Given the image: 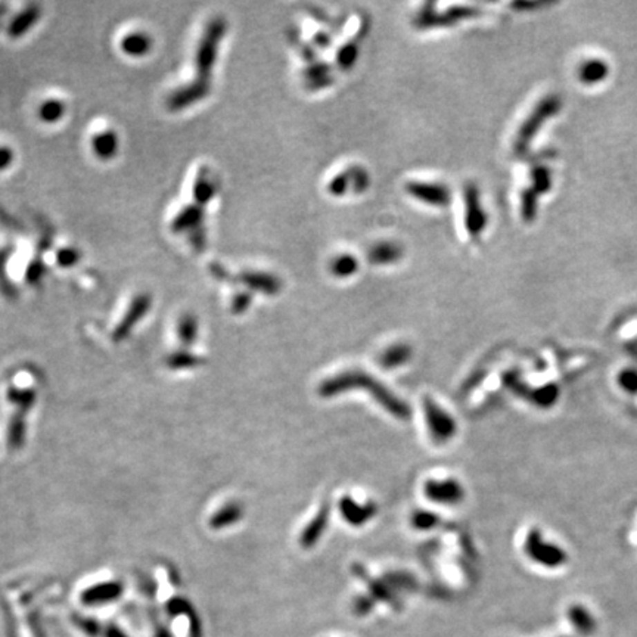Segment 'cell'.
I'll list each match as a JSON object with an SVG mask.
<instances>
[{"instance_id": "14", "label": "cell", "mask_w": 637, "mask_h": 637, "mask_svg": "<svg viewBox=\"0 0 637 637\" xmlns=\"http://www.w3.org/2000/svg\"><path fill=\"white\" fill-rule=\"evenodd\" d=\"M239 516H240V508L238 506V504H227V506H225L223 509H220L213 516L210 525L214 530L223 529V526H227L232 522L238 521Z\"/></svg>"}, {"instance_id": "17", "label": "cell", "mask_w": 637, "mask_h": 637, "mask_svg": "<svg viewBox=\"0 0 637 637\" xmlns=\"http://www.w3.org/2000/svg\"><path fill=\"white\" fill-rule=\"evenodd\" d=\"M196 331H198L196 318L191 314L183 316L179 323V338L182 339V343L184 345H191L193 343V339L196 338Z\"/></svg>"}, {"instance_id": "15", "label": "cell", "mask_w": 637, "mask_h": 637, "mask_svg": "<svg viewBox=\"0 0 637 637\" xmlns=\"http://www.w3.org/2000/svg\"><path fill=\"white\" fill-rule=\"evenodd\" d=\"M24 413H18L10 419L9 424V430H8V441L10 447H21V444L24 443V437H26V422H24Z\"/></svg>"}, {"instance_id": "9", "label": "cell", "mask_w": 637, "mask_h": 637, "mask_svg": "<svg viewBox=\"0 0 637 637\" xmlns=\"http://www.w3.org/2000/svg\"><path fill=\"white\" fill-rule=\"evenodd\" d=\"M92 145H93V151L96 152V155L99 158L109 160L115 155L118 142H117V136L113 133V131H105V133L97 135L93 139Z\"/></svg>"}, {"instance_id": "20", "label": "cell", "mask_w": 637, "mask_h": 637, "mask_svg": "<svg viewBox=\"0 0 637 637\" xmlns=\"http://www.w3.org/2000/svg\"><path fill=\"white\" fill-rule=\"evenodd\" d=\"M77 251L75 249H62L58 252V263L62 266H73L77 263Z\"/></svg>"}, {"instance_id": "10", "label": "cell", "mask_w": 637, "mask_h": 637, "mask_svg": "<svg viewBox=\"0 0 637 637\" xmlns=\"http://www.w3.org/2000/svg\"><path fill=\"white\" fill-rule=\"evenodd\" d=\"M39 17H40V8L39 6H30L28 9H26L24 12L21 15H18L14 19V23L10 24V27H9L10 37H18V36L23 35V32L28 31L30 27L32 26V23L39 19Z\"/></svg>"}, {"instance_id": "13", "label": "cell", "mask_w": 637, "mask_h": 637, "mask_svg": "<svg viewBox=\"0 0 637 637\" xmlns=\"http://www.w3.org/2000/svg\"><path fill=\"white\" fill-rule=\"evenodd\" d=\"M8 400L9 403L15 404L21 413H26L32 404L36 401V392L32 390H18V388H9L8 390Z\"/></svg>"}, {"instance_id": "8", "label": "cell", "mask_w": 637, "mask_h": 637, "mask_svg": "<svg viewBox=\"0 0 637 637\" xmlns=\"http://www.w3.org/2000/svg\"><path fill=\"white\" fill-rule=\"evenodd\" d=\"M152 40L145 32H131L122 41V49L130 57H142L151 49Z\"/></svg>"}, {"instance_id": "12", "label": "cell", "mask_w": 637, "mask_h": 637, "mask_svg": "<svg viewBox=\"0 0 637 637\" xmlns=\"http://www.w3.org/2000/svg\"><path fill=\"white\" fill-rule=\"evenodd\" d=\"M214 193H216L214 182L208 178L205 171L200 173V175H198V179L195 182V186H193V196H195L196 202L205 205L214 196Z\"/></svg>"}, {"instance_id": "6", "label": "cell", "mask_w": 637, "mask_h": 637, "mask_svg": "<svg viewBox=\"0 0 637 637\" xmlns=\"http://www.w3.org/2000/svg\"><path fill=\"white\" fill-rule=\"evenodd\" d=\"M609 74V67L605 61L590 59L580 67L578 75L584 84H598L603 82Z\"/></svg>"}, {"instance_id": "7", "label": "cell", "mask_w": 637, "mask_h": 637, "mask_svg": "<svg viewBox=\"0 0 637 637\" xmlns=\"http://www.w3.org/2000/svg\"><path fill=\"white\" fill-rule=\"evenodd\" d=\"M568 617H569V621L573 622L574 629L581 634L589 636L596 630L595 618H593V615L583 607L576 605L571 608L568 612Z\"/></svg>"}, {"instance_id": "1", "label": "cell", "mask_w": 637, "mask_h": 637, "mask_svg": "<svg viewBox=\"0 0 637 637\" xmlns=\"http://www.w3.org/2000/svg\"><path fill=\"white\" fill-rule=\"evenodd\" d=\"M226 24L222 19H214L208 26L202 40L200 41V46L196 50V68L200 80L208 82V77L211 74L214 67L217 50H218V41H220Z\"/></svg>"}, {"instance_id": "18", "label": "cell", "mask_w": 637, "mask_h": 637, "mask_svg": "<svg viewBox=\"0 0 637 637\" xmlns=\"http://www.w3.org/2000/svg\"><path fill=\"white\" fill-rule=\"evenodd\" d=\"M167 365L170 369H191V368H195L200 365V359L195 357L193 354L191 353H183V351H180V353H173L169 359H167Z\"/></svg>"}, {"instance_id": "3", "label": "cell", "mask_w": 637, "mask_h": 637, "mask_svg": "<svg viewBox=\"0 0 637 637\" xmlns=\"http://www.w3.org/2000/svg\"><path fill=\"white\" fill-rule=\"evenodd\" d=\"M210 92V86H208V82H202L198 79L192 84L183 87L182 91L175 92L169 101L170 109L173 111H179V109H183L188 105H192L193 102L201 101L202 97H205Z\"/></svg>"}, {"instance_id": "4", "label": "cell", "mask_w": 637, "mask_h": 637, "mask_svg": "<svg viewBox=\"0 0 637 637\" xmlns=\"http://www.w3.org/2000/svg\"><path fill=\"white\" fill-rule=\"evenodd\" d=\"M123 591V586L118 581H108V583H101L87 589L83 595L82 600L86 605H102L114 599H117Z\"/></svg>"}, {"instance_id": "11", "label": "cell", "mask_w": 637, "mask_h": 637, "mask_svg": "<svg viewBox=\"0 0 637 637\" xmlns=\"http://www.w3.org/2000/svg\"><path fill=\"white\" fill-rule=\"evenodd\" d=\"M201 218H202V213H201L200 208H198V207H188V208H184V210H182L178 216H175L171 227H173L174 232H183V230H186V229H191V227L196 226L198 223L201 222Z\"/></svg>"}, {"instance_id": "5", "label": "cell", "mask_w": 637, "mask_h": 637, "mask_svg": "<svg viewBox=\"0 0 637 637\" xmlns=\"http://www.w3.org/2000/svg\"><path fill=\"white\" fill-rule=\"evenodd\" d=\"M149 305H151V298L148 295L137 296V298L133 301V304H131L130 310L126 313L123 322L120 323L117 326L115 331H114V339H115V341H120V339H123L130 332V329L139 322V318L145 316V313L149 309Z\"/></svg>"}, {"instance_id": "21", "label": "cell", "mask_w": 637, "mask_h": 637, "mask_svg": "<svg viewBox=\"0 0 637 637\" xmlns=\"http://www.w3.org/2000/svg\"><path fill=\"white\" fill-rule=\"evenodd\" d=\"M14 160V152L6 146H0V170H5Z\"/></svg>"}, {"instance_id": "19", "label": "cell", "mask_w": 637, "mask_h": 637, "mask_svg": "<svg viewBox=\"0 0 637 637\" xmlns=\"http://www.w3.org/2000/svg\"><path fill=\"white\" fill-rule=\"evenodd\" d=\"M620 386L631 394H637V370L629 369L621 372V375L618 378Z\"/></svg>"}, {"instance_id": "2", "label": "cell", "mask_w": 637, "mask_h": 637, "mask_svg": "<svg viewBox=\"0 0 637 637\" xmlns=\"http://www.w3.org/2000/svg\"><path fill=\"white\" fill-rule=\"evenodd\" d=\"M526 552L535 562L549 568H558L567 561V555L562 549L544 542L537 530H533L526 537Z\"/></svg>"}, {"instance_id": "16", "label": "cell", "mask_w": 637, "mask_h": 637, "mask_svg": "<svg viewBox=\"0 0 637 637\" xmlns=\"http://www.w3.org/2000/svg\"><path fill=\"white\" fill-rule=\"evenodd\" d=\"M65 113V104L58 99H49V101L43 102L40 106V118L45 123H55L62 118Z\"/></svg>"}]
</instances>
